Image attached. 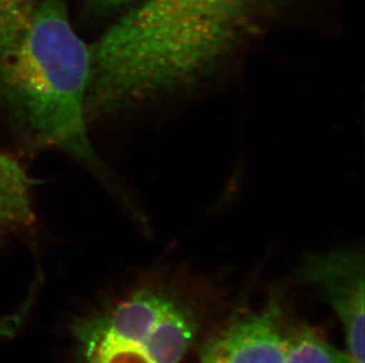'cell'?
Returning <instances> with one entry per match:
<instances>
[{
    "label": "cell",
    "instance_id": "6da1fadb",
    "mask_svg": "<svg viewBox=\"0 0 365 363\" xmlns=\"http://www.w3.org/2000/svg\"><path fill=\"white\" fill-rule=\"evenodd\" d=\"M267 0H145L90 48L88 120L195 93L262 32Z\"/></svg>",
    "mask_w": 365,
    "mask_h": 363
},
{
    "label": "cell",
    "instance_id": "7a4b0ae2",
    "mask_svg": "<svg viewBox=\"0 0 365 363\" xmlns=\"http://www.w3.org/2000/svg\"><path fill=\"white\" fill-rule=\"evenodd\" d=\"M90 48L66 0L39 1L21 36L0 52V100L36 144L100 163L86 129Z\"/></svg>",
    "mask_w": 365,
    "mask_h": 363
},
{
    "label": "cell",
    "instance_id": "3957f363",
    "mask_svg": "<svg viewBox=\"0 0 365 363\" xmlns=\"http://www.w3.org/2000/svg\"><path fill=\"white\" fill-rule=\"evenodd\" d=\"M197 335L194 316L159 291H136L75 329L81 363H179Z\"/></svg>",
    "mask_w": 365,
    "mask_h": 363
},
{
    "label": "cell",
    "instance_id": "277c9868",
    "mask_svg": "<svg viewBox=\"0 0 365 363\" xmlns=\"http://www.w3.org/2000/svg\"><path fill=\"white\" fill-rule=\"evenodd\" d=\"M303 274L332 307L344 330L349 357L364 363V258L356 251L307 258Z\"/></svg>",
    "mask_w": 365,
    "mask_h": 363
},
{
    "label": "cell",
    "instance_id": "5b68a950",
    "mask_svg": "<svg viewBox=\"0 0 365 363\" xmlns=\"http://www.w3.org/2000/svg\"><path fill=\"white\" fill-rule=\"evenodd\" d=\"M287 346L279 314L269 305L217 332L203 348L200 363H284Z\"/></svg>",
    "mask_w": 365,
    "mask_h": 363
},
{
    "label": "cell",
    "instance_id": "8992f818",
    "mask_svg": "<svg viewBox=\"0 0 365 363\" xmlns=\"http://www.w3.org/2000/svg\"><path fill=\"white\" fill-rule=\"evenodd\" d=\"M32 179L21 163L0 152V228L28 226L35 219Z\"/></svg>",
    "mask_w": 365,
    "mask_h": 363
},
{
    "label": "cell",
    "instance_id": "52a82bcc",
    "mask_svg": "<svg viewBox=\"0 0 365 363\" xmlns=\"http://www.w3.org/2000/svg\"><path fill=\"white\" fill-rule=\"evenodd\" d=\"M284 363H354L348 354L336 349L318 332L303 329L289 335Z\"/></svg>",
    "mask_w": 365,
    "mask_h": 363
},
{
    "label": "cell",
    "instance_id": "ba28073f",
    "mask_svg": "<svg viewBox=\"0 0 365 363\" xmlns=\"http://www.w3.org/2000/svg\"><path fill=\"white\" fill-rule=\"evenodd\" d=\"M38 0H0V52L24 31Z\"/></svg>",
    "mask_w": 365,
    "mask_h": 363
},
{
    "label": "cell",
    "instance_id": "9c48e42d",
    "mask_svg": "<svg viewBox=\"0 0 365 363\" xmlns=\"http://www.w3.org/2000/svg\"><path fill=\"white\" fill-rule=\"evenodd\" d=\"M93 5L101 9H113V7L122 6L124 4L129 3L130 0H91Z\"/></svg>",
    "mask_w": 365,
    "mask_h": 363
}]
</instances>
